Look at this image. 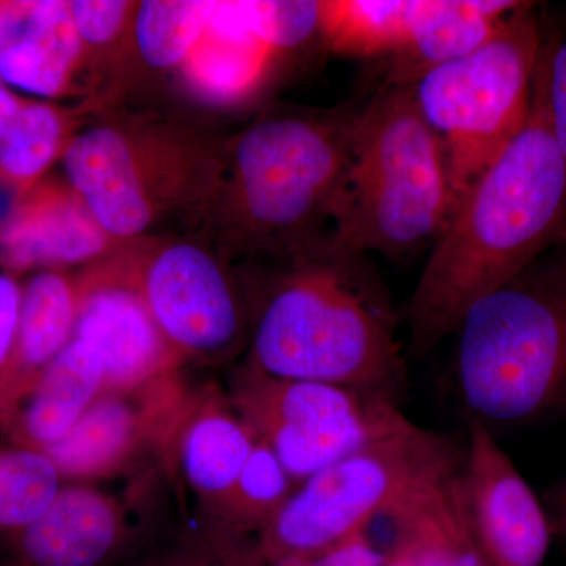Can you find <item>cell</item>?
Masks as SVG:
<instances>
[{"instance_id":"obj_1","label":"cell","mask_w":566,"mask_h":566,"mask_svg":"<svg viewBox=\"0 0 566 566\" xmlns=\"http://www.w3.org/2000/svg\"><path fill=\"white\" fill-rule=\"evenodd\" d=\"M565 241L566 156L534 77L527 125L465 191L434 241L405 312L411 354L457 334L472 304Z\"/></svg>"},{"instance_id":"obj_2","label":"cell","mask_w":566,"mask_h":566,"mask_svg":"<svg viewBox=\"0 0 566 566\" xmlns=\"http://www.w3.org/2000/svg\"><path fill=\"white\" fill-rule=\"evenodd\" d=\"M303 256L264 304L252 364L273 378L346 387L398 403L406 386L400 316L367 255L318 244Z\"/></svg>"},{"instance_id":"obj_3","label":"cell","mask_w":566,"mask_h":566,"mask_svg":"<svg viewBox=\"0 0 566 566\" xmlns=\"http://www.w3.org/2000/svg\"><path fill=\"white\" fill-rule=\"evenodd\" d=\"M455 210L446 159L411 87L357 107L324 248L400 259L436 241Z\"/></svg>"},{"instance_id":"obj_4","label":"cell","mask_w":566,"mask_h":566,"mask_svg":"<svg viewBox=\"0 0 566 566\" xmlns=\"http://www.w3.org/2000/svg\"><path fill=\"white\" fill-rule=\"evenodd\" d=\"M461 397L482 422L566 409V241L469 307L458 327Z\"/></svg>"},{"instance_id":"obj_5","label":"cell","mask_w":566,"mask_h":566,"mask_svg":"<svg viewBox=\"0 0 566 566\" xmlns=\"http://www.w3.org/2000/svg\"><path fill=\"white\" fill-rule=\"evenodd\" d=\"M464 450L408 420L303 482L256 539L273 566H294L382 515H419L452 497Z\"/></svg>"},{"instance_id":"obj_6","label":"cell","mask_w":566,"mask_h":566,"mask_svg":"<svg viewBox=\"0 0 566 566\" xmlns=\"http://www.w3.org/2000/svg\"><path fill=\"white\" fill-rule=\"evenodd\" d=\"M532 3L474 51L411 85L444 155L455 207L527 125L543 33Z\"/></svg>"},{"instance_id":"obj_7","label":"cell","mask_w":566,"mask_h":566,"mask_svg":"<svg viewBox=\"0 0 566 566\" xmlns=\"http://www.w3.org/2000/svg\"><path fill=\"white\" fill-rule=\"evenodd\" d=\"M357 107L319 117H271L234 145L233 200L245 240L305 253L331 222Z\"/></svg>"},{"instance_id":"obj_8","label":"cell","mask_w":566,"mask_h":566,"mask_svg":"<svg viewBox=\"0 0 566 566\" xmlns=\"http://www.w3.org/2000/svg\"><path fill=\"white\" fill-rule=\"evenodd\" d=\"M234 406L300 482L409 420L397 401L381 395L273 378L253 364L238 381Z\"/></svg>"},{"instance_id":"obj_9","label":"cell","mask_w":566,"mask_h":566,"mask_svg":"<svg viewBox=\"0 0 566 566\" xmlns=\"http://www.w3.org/2000/svg\"><path fill=\"white\" fill-rule=\"evenodd\" d=\"M457 504L476 566H543L547 512L509 453L479 419L469 424Z\"/></svg>"},{"instance_id":"obj_10","label":"cell","mask_w":566,"mask_h":566,"mask_svg":"<svg viewBox=\"0 0 566 566\" xmlns=\"http://www.w3.org/2000/svg\"><path fill=\"white\" fill-rule=\"evenodd\" d=\"M142 297L172 348L219 352L240 333L237 297L203 249L178 243L153 256L139 283Z\"/></svg>"},{"instance_id":"obj_11","label":"cell","mask_w":566,"mask_h":566,"mask_svg":"<svg viewBox=\"0 0 566 566\" xmlns=\"http://www.w3.org/2000/svg\"><path fill=\"white\" fill-rule=\"evenodd\" d=\"M80 289L73 338L98 354L103 392H133L150 386L174 359V349L155 323L139 286L95 279Z\"/></svg>"},{"instance_id":"obj_12","label":"cell","mask_w":566,"mask_h":566,"mask_svg":"<svg viewBox=\"0 0 566 566\" xmlns=\"http://www.w3.org/2000/svg\"><path fill=\"white\" fill-rule=\"evenodd\" d=\"M107 234L73 189L39 182L18 202L0 230V268L21 273L65 266L104 252Z\"/></svg>"},{"instance_id":"obj_13","label":"cell","mask_w":566,"mask_h":566,"mask_svg":"<svg viewBox=\"0 0 566 566\" xmlns=\"http://www.w3.org/2000/svg\"><path fill=\"white\" fill-rule=\"evenodd\" d=\"M63 169L107 237L132 238L147 230L153 205L132 140L109 126L88 129L66 145Z\"/></svg>"},{"instance_id":"obj_14","label":"cell","mask_w":566,"mask_h":566,"mask_svg":"<svg viewBox=\"0 0 566 566\" xmlns=\"http://www.w3.org/2000/svg\"><path fill=\"white\" fill-rule=\"evenodd\" d=\"M125 536L117 505L92 488H62L29 526L11 532L2 566H102Z\"/></svg>"},{"instance_id":"obj_15","label":"cell","mask_w":566,"mask_h":566,"mask_svg":"<svg viewBox=\"0 0 566 566\" xmlns=\"http://www.w3.org/2000/svg\"><path fill=\"white\" fill-rule=\"evenodd\" d=\"M528 2L409 0L403 39L386 59L382 85L411 87L428 71L485 43Z\"/></svg>"},{"instance_id":"obj_16","label":"cell","mask_w":566,"mask_h":566,"mask_svg":"<svg viewBox=\"0 0 566 566\" xmlns=\"http://www.w3.org/2000/svg\"><path fill=\"white\" fill-rule=\"evenodd\" d=\"M103 390L98 354L71 338L31 389L0 415V424L14 446L44 452L70 433Z\"/></svg>"},{"instance_id":"obj_17","label":"cell","mask_w":566,"mask_h":566,"mask_svg":"<svg viewBox=\"0 0 566 566\" xmlns=\"http://www.w3.org/2000/svg\"><path fill=\"white\" fill-rule=\"evenodd\" d=\"M80 289L57 271H41L22 289L17 344L0 397V415L28 392L48 365L70 344Z\"/></svg>"},{"instance_id":"obj_18","label":"cell","mask_w":566,"mask_h":566,"mask_svg":"<svg viewBox=\"0 0 566 566\" xmlns=\"http://www.w3.org/2000/svg\"><path fill=\"white\" fill-rule=\"evenodd\" d=\"M133 392H103L65 438L44 450L62 476L111 474L136 452L151 416Z\"/></svg>"},{"instance_id":"obj_19","label":"cell","mask_w":566,"mask_h":566,"mask_svg":"<svg viewBox=\"0 0 566 566\" xmlns=\"http://www.w3.org/2000/svg\"><path fill=\"white\" fill-rule=\"evenodd\" d=\"M240 415L222 405L207 406L186 427L180 455L186 479L214 504L232 490L255 446Z\"/></svg>"},{"instance_id":"obj_20","label":"cell","mask_w":566,"mask_h":566,"mask_svg":"<svg viewBox=\"0 0 566 566\" xmlns=\"http://www.w3.org/2000/svg\"><path fill=\"white\" fill-rule=\"evenodd\" d=\"M273 52L256 36L232 39L205 31L182 66L202 95L230 102L248 95L262 81Z\"/></svg>"},{"instance_id":"obj_21","label":"cell","mask_w":566,"mask_h":566,"mask_svg":"<svg viewBox=\"0 0 566 566\" xmlns=\"http://www.w3.org/2000/svg\"><path fill=\"white\" fill-rule=\"evenodd\" d=\"M409 2H322V33L335 52L352 57H389L400 44Z\"/></svg>"},{"instance_id":"obj_22","label":"cell","mask_w":566,"mask_h":566,"mask_svg":"<svg viewBox=\"0 0 566 566\" xmlns=\"http://www.w3.org/2000/svg\"><path fill=\"white\" fill-rule=\"evenodd\" d=\"M65 120L50 104L28 102L0 147V181L18 192L31 191L65 150Z\"/></svg>"},{"instance_id":"obj_23","label":"cell","mask_w":566,"mask_h":566,"mask_svg":"<svg viewBox=\"0 0 566 566\" xmlns=\"http://www.w3.org/2000/svg\"><path fill=\"white\" fill-rule=\"evenodd\" d=\"M216 2L211 0H145L136 17L142 57L155 69L185 65L199 44Z\"/></svg>"},{"instance_id":"obj_24","label":"cell","mask_w":566,"mask_h":566,"mask_svg":"<svg viewBox=\"0 0 566 566\" xmlns=\"http://www.w3.org/2000/svg\"><path fill=\"white\" fill-rule=\"evenodd\" d=\"M292 476L266 442L255 446L237 482L218 502L229 531L262 532L292 495Z\"/></svg>"},{"instance_id":"obj_25","label":"cell","mask_w":566,"mask_h":566,"mask_svg":"<svg viewBox=\"0 0 566 566\" xmlns=\"http://www.w3.org/2000/svg\"><path fill=\"white\" fill-rule=\"evenodd\" d=\"M61 480L46 453L0 446V531L11 534L33 523L62 490Z\"/></svg>"},{"instance_id":"obj_26","label":"cell","mask_w":566,"mask_h":566,"mask_svg":"<svg viewBox=\"0 0 566 566\" xmlns=\"http://www.w3.org/2000/svg\"><path fill=\"white\" fill-rule=\"evenodd\" d=\"M73 66L33 36L20 32L0 48V81L41 96H57L69 85Z\"/></svg>"},{"instance_id":"obj_27","label":"cell","mask_w":566,"mask_h":566,"mask_svg":"<svg viewBox=\"0 0 566 566\" xmlns=\"http://www.w3.org/2000/svg\"><path fill=\"white\" fill-rule=\"evenodd\" d=\"M253 33L273 51L303 44L322 32V2H245Z\"/></svg>"},{"instance_id":"obj_28","label":"cell","mask_w":566,"mask_h":566,"mask_svg":"<svg viewBox=\"0 0 566 566\" xmlns=\"http://www.w3.org/2000/svg\"><path fill=\"white\" fill-rule=\"evenodd\" d=\"M535 77L545 96L554 136L566 156V28L549 43L543 40Z\"/></svg>"},{"instance_id":"obj_29","label":"cell","mask_w":566,"mask_h":566,"mask_svg":"<svg viewBox=\"0 0 566 566\" xmlns=\"http://www.w3.org/2000/svg\"><path fill=\"white\" fill-rule=\"evenodd\" d=\"M69 3L82 43L91 44L114 40L122 31L132 6L117 0H74Z\"/></svg>"},{"instance_id":"obj_30","label":"cell","mask_w":566,"mask_h":566,"mask_svg":"<svg viewBox=\"0 0 566 566\" xmlns=\"http://www.w3.org/2000/svg\"><path fill=\"white\" fill-rule=\"evenodd\" d=\"M458 517H460V512H458L455 491L452 501L427 513L406 528L385 566H420L424 547L433 538L436 532L447 524L453 523Z\"/></svg>"},{"instance_id":"obj_31","label":"cell","mask_w":566,"mask_h":566,"mask_svg":"<svg viewBox=\"0 0 566 566\" xmlns=\"http://www.w3.org/2000/svg\"><path fill=\"white\" fill-rule=\"evenodd\" d=\"M394 547L379 546L367 524L338 545L294 566H385Z\"/></svg>"},{"instance_id":"obj_32","label":"cell","mask_w":566,"mask_h":566,"mask_svg":"<svg viewBox=\"0 0 566 566\" xmlns=\"http://www.w3.org/2000/svg\"><path fill=\"white\" fill-rule=\"evenodd\" d=\"M22 289L9 273H0V397L9 376L11 357L17 344Z\"/></svg>"},{"instance_id":"obj_33","label":"cell","mask_w":566,"mask_h":566,"mask_svg":"<svg viewBox=\"0 0 566 566\" xmlns=\"http://www.w3.org/2000/svg\"><path fill=\"white\" fill-rule=\"evenodd\" d=\"M226 566H273L263 556L259 543L249 542L245 534L229 531L216 538Z\"/></svg>"},{"instance_id":"obj_34","label":"cell","mask_w":566,"mask_h":566,"mask_svg":"<svg viewBox=\"0 0 566 566\" xmlns=\"http://www.w3.org/2000/svg\"><path fill=\"white\" fill-rule=\"evenodd\" d=\"M25 99L14 95L10 92L6 85L0 82V147L20 117L22 106H24Z\"/></svg>"},{"instance_id":"obj_35","label":"cell","mask_w":566,"mask_h":566,"mask_svg":"<svg viewBox=\"0 0 566 566\" xmlns=\"http://www.w3.org/2000/svg\"><path fill=\"white\" fill-rule=\"evenodd\" d=\"M170 566H226L218 542L196 547L192 551H185L180 556L174 558Z\"/></svg>"},{"instance_id":"obj_36","label":"cell","mask_w":566,"mask_h":566,"mask_svg":"<svg viewBox=\"0 0 566 566\" xmlns=\"http://www.w3.org/2000/svg\"><path fill=\"white\" fill-rule=\"evenodd\" d=\"M551 512L549 517L551 531L553 535L562 536L566 539V486H562L549 499Z\"/></svg>"},{"instance_id":"obj_37","label":"cell","mask_w":566,"mask_h":566,"mask_svg":"<svg viewBox=\"0 0 566 566\" xmlns=\"http://www.w3.org/2000/svg\"><path fill=\"white\" fill-rule=\"evenodd\" d=\"M565 411H566V409H565Z\"/></svg>"}]
</instances>
